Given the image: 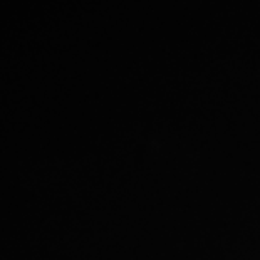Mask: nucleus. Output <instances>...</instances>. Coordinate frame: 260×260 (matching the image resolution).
I'll return each instance as SVG.
<instances>
[]
</instances>
